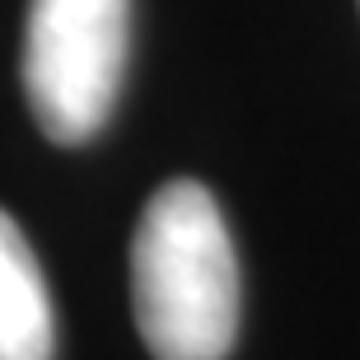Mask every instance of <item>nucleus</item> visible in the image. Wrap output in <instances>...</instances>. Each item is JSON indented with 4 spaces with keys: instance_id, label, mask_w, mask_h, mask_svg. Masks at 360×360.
I'll return each instance as SVG.
<instances>
[{
    "instance_id": "f03ea898",
    "label": "nucleus",
    "mask_w": 360,
    "mask_h": 360,
    "mask_svg": "<svg viewBox=\"0 0 360 360\" xmlns=\"http://www.w3.org/2000/svg\"><path fill=\"white\" fill-rule=\"evenodd\" d=\"M131 52V0H28L24 89L56 146L103 131Z\"/></svg>"
},
{
    "instance_id": "f257e3e1",
    "label": "nucleus",
    "mask_w": 360,
    "mask_h": 360,
    "mask_svg": "<svg viewBox=\"0 0 360 360\" xmlns=\"http://www.w3.org/2000/svg\"><path fill=\"white\" fill-rule=\"evenodd\" d=\"M131 309L155 360H225L239 337V257L197 178L164 183L131 239Z\"/></svg>"
},
{
    "instance_id": "7ed1b4c3",
    "label": "nucleus",
    "mask_w": 360,
    "mask_h": 360,
    "mask_svg": "<svg viewBox=\"0 0 360 360\" xmlns=\"http://www.w3.org/2000/svg\"><path fill=\"white\" fill-rule=\"evenodd\" d=\"M56 314L38 253L10 211H0V360H52Z\"/></svg>"
}]
</instances>
